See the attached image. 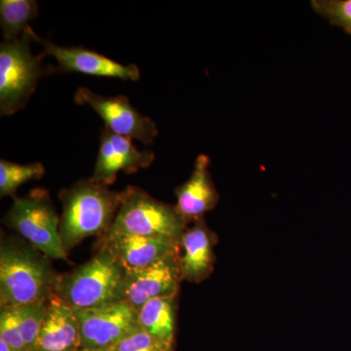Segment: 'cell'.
I'll return each instance as SVG.
<instances>
[{
    "mask_svg": "<svg viewBox=\"0 0 351 351\" xmlns=\"http://www.w3.org/2000/svg\"><path fill=\"white\" fill-rule=\"evenodd\" d=\"M60 276L49 258L25 239L1 235L0 304L17 306L47 301L56 293Z\"/></svg>",
    "mask_w": 351,
    "mask_h": 351,
    "instance_id": "cell-1",
    "label": "cell"
},
{
    "mask_svg": "<svg viewBox=\"0 0 351 351\" xmlns=\"http://www.w3.org/2000/svg\"><path fill=\"white\" fill-rule=\"evenodd\" d=\"M59 197L63 204L60 237L66 253L87 237H101L108 232L120 204V193L91 178L62 189Z\"/></svg>",
    "mask_w": 351,
    "mask_h": 351,
    "instance_id": "cell-2",
    "label": "cell"
},
{
    "mask_svg": "<svg viewBox=\"0 0 351 351\" xmlns=\"http://www.w3.org/2000/svg\"><path fill=\"white\" fill-rule=\"evenodd\" d=\"M126 269L106 249L69 274L60 276L56 294L73 311L123 301Z\"/></svg>",
    "mask_w": 351,
    "mask_h": 351,
    "instance_id": "cell-3",
    "label": "cell"
},
{
    "mask_svg": "<svg viewBox=\"0 0 351 351\" xmlns=\"http://www.w3.org/2000/svg\"><path fill=\"white\" fill-rule=\"evenodd\" d=\"M34 29L31 27L23 36L0 44V113L12 115L27 105L36 91L39 80L49 75L44 69L43 54L32 52Z\"/></svg>",
    "mask_w": 351,
    "mask_h": 351,
    "instance_id": "cell-4",
    "label": "cell"
},
{
    "mask_svg": "<svg viewBox=\"0 0 351 351\" xmlns=\"http://www.w3.org/2000/svg\"><path fill=\"white\" fill-rule=\"evenodd\" d=\"M186 226L175 206L129 186L120 193L119 211L110 230L180 242Z\"/></svg>",
    "mask_w": 351,
    "mask_h": 351,
    "instance_id": "cell-5",
    "label": "cell"
},
{
    "mask_svg": "<svg viewBox=\"0 0 351 351\" xmlns=\"http://www.w3.org/2000/svg\"><path fill=\"white\" fill-rule=\"evenodd\" d=\"M60 219L48 191L34 189L24 197L14 198L3 223L48 258L66 261Z\"/></svg>",
    "mask_w": 351,
    "mask_h": 351,
    "instance_id": "cell-6",
    "label": "cell"
},
{
    "mask_svg": "<svg viewBox=\"0 0 351 351\" xmlns=\"http://www.w3.org/2000/svg\"><path fill=\"white\" fill-rule=\"evenodd\" d=\"M75 101L93 108L105 122L108 130L117 135L152 145L158 135L156 123L142 114L125 96L106 97L86 87L78 88Z\"/></svg>",
    "mask_w": 351,
    "mask_h": 351,
    "instance_id": "cell-7",
    "label": "cell"
},
{
    "mask_svg": "<svg viewBox=\"0 0 351 351\" xmlns=\"http://www.w3.org/2000/svg\"><path fill=\"white\" fill-rule=\"evenodd\" d=\"M75 313L85 350L110 351L138 327L137 311L125 302Z\"/></svg>",
    "mask_w": 351,
    "mask_h": 351,
    "instance_id": "cell-8",
    "label": "cell"
},
{
    "mask_svg": "<svg viewBox=\"0 0 351 351\" xmlns=\"http://www.w3.org/2000/svg\"><path fill=\"white\" fill-rule=\"evenodd\" d=\"M34 41L43 46L44 57L56 59L58 66L49 69L51 73H77L82 75L119 78L125 82H138L141 78L137 64H122L83 46L62 47L52 41L39 38L34 32Z\"/></svg>",
    "mask_w": 351,
    "mask_h": 351,
    "instance_id": "cell-9",
    "label": "cell"
},
{
    "mask_svg": "<svg viewBox=\"0 0 351 351\" xmlns=\"http://www.w3.org/2000/svg\"><path fill=\"white\" fill-rule=\"evenodd\" d=\"M182 281L180 253L147 267L126 269L123 301L138 313L152 299L178 295Z\"/></svg>",
    "mask_w": 351,
    "mask_h": 351,
    "instance_id": "cell-10",
    "label": "cell"
},
{
    "mask_svg": "<svg viewBox=\"0 0 351 351\" xmlns=\"http://www.w3.org/2000/svg\"><path fill=\"white\" fill-rule=\"evenodd\" d=\"M154 159V152L138 151L131 138L104 128L101 131L100 147L91 179L97 184L108 186L114 184L120 171L133 174L149 167Z\"/></svg>",
    "mask_w": 351,
    "mask_h": 351,
    "instance_id": "cell-11",
    "label": "cell"
},
{
    "mask_svg": "<svg viewBox=\"0 0 351 351\" xmlns=\"http://www.w3.org/2000/svg\"><path fill=\"white\" fill-rule=\"evenodd\" d=\"M98 247L106 249L126 269H140L180 253V242L138 237L108 230L99 237Z\"/></svg>",
    "mask_w": 351,
    "mask_h": 351,
    "instance_id": "cell-12",
    "label": "cell"
},
{
    "mask_svg": "<svg viewBox=\"0 0 351 351\" xmlns=\"http://www.w3.org/2000/svg\"><path fill=\"white\" fill-rule=\"evenodd\" d=\"M210 164L211 159L207 154H199L188 181L175 189L176 210L186 225L204 218L218 204L219 195L212 179Z\"/></svg>",
    "mask_w": 351,
    "mask_h": 351,
    "instance_id": "cell-13",
    "label": "cell"
},
{
    "mask_svg": "<svg viewBox=\"0 0 351 351\" xmlns=\"http://www.w3.org/2000/svg\"><path fill=\"white\" fill-rule=\"evenodd\" d=\"M218 241L216 233L208 226L204 218L186 226L180 241V265L182 280L191 283L204 281L213 272Z\"/></svg>",
    "mask_w": 351,
    "mask_h": 351,
    "instance_id": "cell-14",
    "label": "cell"
},
{
    "mask_svg": "<svg viewBox=\"0 0 351 351\" xmlns=\"http://www.w3.org/2000/svg\"><path fill=\"white\" fill-rule=\"evenodd\" d=\"M82 348L75 313L55 293L47 300L45 317L32 351H78Z\"/></svg>",
    "mask_w": 351,
    "mask_h": 351,
    "instance_id": "cell-15",
    "label": "cell"
},
{
    "mask_svg": "<svg viewBox=\"0 0 351 351\" xmlns=\"http://www.w3.org/2000/svg\"><path fill=\"white\" fill-rule=\"evenodd\" d=\"M177 295L156 298L138 313V326L149 336L174 348Z\"/></svg>",
    "mask_w": 351,
    "mask_h": 351,
    "instance_id": "cell-16",
    "label": "cell"
},
{
    "mask_svg": "<svg viewBox=\"0 0 351 351\" xmlns=\"http://www.w3.org/2000/svg\"><path fill=\"white\" fill-rule=\"evenodd\" d=\"M38 12V4L34 0H1L0 25L4 39L12 41L21 38Z\"/></svg>",
    "mask_w": 351,
    "mask_h": 351,
    "instance_id": "cell-17",
    "label": "cell"
},
{
    "mask_svg": "<svg viewBox=\"0 0 351 351\" xmlns=\"http://www.w3.org/2000/svg\"><path fill=\"white\" fill-rule=\"evenodd\" d=\"M45 174V167L43 163L36 162L22 165L0 160V196H12L16 197V193L25 182L32 180H40Z\"/></svg>",
    "mask_w": 351,
    "mask_h": 351,
    "instance_id": "cell-18",
    "label": "cell"
},
{
    "mask_svg": "<svg viewBox=\"0 0 351 351\" xmlns=\"http://www.w3.org/2000/svg\"><path fill=\"white\" fill-rule=\"evenodd\" d=\"M46 306L47 301L10 306L17 318L18 326L29 351H32L36 345L45 317Z\"/></svg>",
    "mask_w": 351,
    "mask_h": 351,
    "instance_id": "cell-19",
    "label": "cell"
},
{
    "mask_svg": "<svg viewBox=\"0 0 351 351\" xmlns=\"http://www.w3.org/2000/svg\"><path fill=\"white\" fill-rule=\"evenodd\" d=\"M311 4L330 24L351 34V0H313Z\"/></svg>",
    "mask_w": 351,
    "mask_h": 351,
    "instance_id": "cell-20",
    "label": "cell"
},
{
    "mask_svg": "<svg viewBox=\"0 0 351 351\" xmlns=\"http://www.w3.org/2000/svg\"><path fill=\"white\" fill-rule=\"evenodd\" d=\"M110 351H174V348L152 338L138 326Z\"/></svg>",
    "mask_w": 351,
    "mask_h": 351,
    "instance_id": "cell-21",
    "label": "cell"
},
{
    "mask_svg": "<svg viewBox=\"0 0 351 351\" xmlns=\"http://www.w3.org/2000/svg\"><path fill=\"white\" fill-rule=\"evenodd\" d=\"M0 339H3L14 351H29L12 307L3 306L0 311Z\"/></svg>",
    "mask_w": 351,
    "mask_h": 351,
    "instance_id": "cell-22",
    "label": "cell"
},
{
    "mask_svg": "<svg viewBox=\"0 0 351 351\" xmlns=\"http://www.w3.org/2000/svg\"><path fill=\"white\" fill-rule=\"evenodd\" d=\"M0 351H14L3 339H0Z\"/></svg>",
    "mask_w": 351,
    "mask_h": 351,
    "instance_id": "cell-23",
    "label": "cell"
},
{
    "mask_svg": "<svg viewBox=\"0 0 351 351\" xmlns=\"http://www.w3.org/2000/svg\"><path fill=\"white\" fill-rule=\"evenodd\" d=\"M78 351H97V350H85V348H82V350Z\"/></svg>",
    "mask_w": 351,
    "mask_h": 351,
    "instance_id": "cell-24",
    "label": "cell"
}]
</instances>
